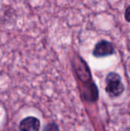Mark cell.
Returning <instances> with one entry per match:
<instances>
[{
    "label": "cell",
    "mask_w": 130,
    "mask_h": 131,
    "mask_svg": "<svg viewBox=\"0 0 130 131\" xmlns=\"http://www.w3.org/2000/svg\"><path fill=\"white\" fill-rule=\"evenodd\" d=\"M125 87L121 76L116 72H110L106 77V92L112 98L118 97L124 92Z\"/></svg>",
    "instance_id": "6da1fadb"
},
{
    "label": "cell",
    "mask_w": 130,
    "mask_h": 131,
    "mask_svg": "<svg viewBox=\"0 0 130 131\" xmlns=\"http://www.w3.org/2000/svg\"><path fill=\"white\" fill-rule=\"evenodd\" d=\"M115 53V47L111 41L107 40H100L98 41L93 50V55L95 58H105L110 55H113Z\"/></svg>",
    "instance_id": "7a4b0ae2"
},
{
    "label": "cell",
    "mask_w": 130,
    "mask_h": 131,
    "mask_svg": "<svg viewBox=\"0 0 130 131\" xmlns=\"http://www.w3.org/2000/svg\"><path fill=\"white\" fill-rule=\"evenodd\" d=\"M40 128L41 122L35 117H27L19 124L20 131H39Z\"/></svg>",
    "instance_id": "3957f363"
},
{
    "label": "cell",
    "mask_w": 130,
    "mask_h": 131,
    "mask_svg": "<svg viewBox=\"0 0 130 131\" xmlns=\"http://www.w3.org/2000/svg\"><path fill=\"white\" fill-rule=\"evenodd\" d=\"M42 131H60V129L55 123H50L44 127Z\"/></svg>",
    "instance_id": "277c9868"
},
{
    "label": "cell",
    "mask_w": 130,
    "mask_h": 131,
    "mask_svg": "<svg viewBox=\"0 0 130 131\" xmlns=\"http://www.w3.org/2000/svg\"><path fill=\"white\" fill-rule=\"evenodd\" d=\"M124 17H125V19L126 20V21H128L129 23H130V5L125 10Z\"/></svg>",
    "instance_id": "5b68a950"
}]
</instances>
